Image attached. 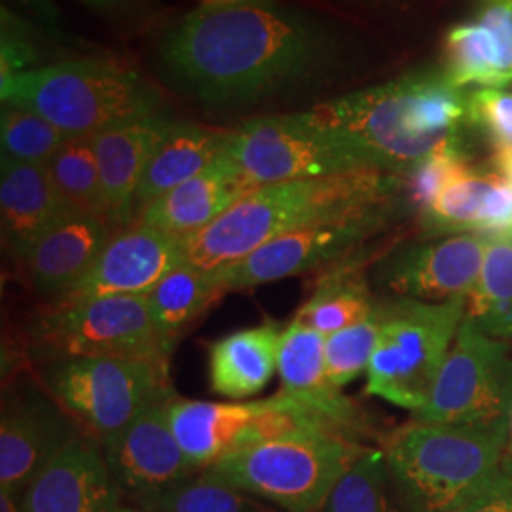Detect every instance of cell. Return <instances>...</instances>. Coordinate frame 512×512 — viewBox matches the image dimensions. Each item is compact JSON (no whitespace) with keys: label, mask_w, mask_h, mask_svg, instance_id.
I'll list each match as a JSON object with an SVG mask.
<instances>
[{"label":"cell","mask_w":512,"mask_h":512,"mask_svg":"<svg viewBox=\"0 0 512 512\" xmlns=\"http://www.w3.org/2000/svg\"><path fill=\"white\" fill-rule=\"evenodd\" d=\"M332 52L323 27L277 0L202 6L158 40L165 80L207 105H243L306 86Z\"/></svg>","instance_id":"obj_1"},{"label":"cell","mask_w":512,"mask_h":512,"mask_svg":"<svg viewBox=\"0 0 512 512\" xmlns=\"http://www.w3.org/2000/svg\"><path fill=\"white\" fill-rule=\"evenodd\" d=\"M308 114L366 169L404 175L439 150H461L469 101L448 74L418 71L334 99Z\"/></svg>","instance_id":"obj_2"},{"label":"cell","mask_w":512,"mask_h":512,"mask_svg":"<svg viewBox=\"0 0 512 512\" xmlns=\"http://www.w3.org/2000/svg\"><path fill=\"white\" fill-rule=\"evenodd\" d=\"M401 184L397 173L359 169L258 186L213 224L181 238L186 264L217 270L296 230L393 207Z\"/></svg>","instance_id":"obj_3"},{"label":"cell","mask_w":512,"mask_h":512,"mask_svg":"<svg viewBox=\"0 0 512 512\" xmlns=\"http://www.w3.org/2000/svg\"><path fill=\"white\" fill-rule=\"evenodd\" d=\"M509 425L459 427L412 421L384 440L408 512H456L486 492L507 452Z\"/></svg>","instance_id":"obj_4"},{"label":"cell","mask_w":512,"mask_h":512,"mask_svg":"<svg viewBox=\"0 0 512 512\" xmlns=\"http://www.w3.org/2000/svg\"><path fill=\"white\" fill-rule=\"evenodd\" d=\"M363 452L365 446L346 429L311 427L256 442L202 475L283 512H317Z\"/></svg>","instance_id":"obj_5"},{"label":"cell","mask_w":512,"mask_h":512,"mask_svg":"<svg viewBox=\"0 0 512 512\" xmlns=\"http://www.w3.org/2000/svg\"><path fill=\"white\" fill-rule=\"evenodd\" d=\"M2 103L33 110L67 137H92L114 124L158 114L160 97L139 74L80 59L29 69L2 84Z\"/></svg>","instance_id":"obj_6"},{"label":"cell","mask_w":512,"mask_h":512,"mask_svg":"<svg viewBox=\"0 0 512 512\" xmlns=\"http://www.w3.org/2000/svg\"><path fill=\"white\" fill-rule=\"evenodd\" d=\"M380 306L382 329L366 370V393L418 412L456 340L467 298L421 302L395 296Z\"/></svg>","instance_id":"obj_7"},{"label":"cell","mask_w":512,"mask_h":512,"mask_svg":"<svg viewBox=\"0 0 512 512\" xmlns=\"http://www.w3.org/2000/svg\"><path fill=\"white\" fill-rule=\"evenodd\" d=\"M29 334L40 363L71 357L169 363L173 349L154 327L145 296L54 302L38 313Z\"/></svg>","instance_id":"obj_8"},{"label":"cell","mask_w":512,"mask_h":512,"mask_svg":"<svg viewBox=\"0 0 512 512\" xmlns=\"http://www.w3.org/2000/svg\"><path fill=\"white\" fill-rule=\"evenodd\" d=\"M167 366L110 357L54 359L42 363V385L84 433L101 442L173 393Z\"/></svg>","instance_id":"obj_9"},{"label":"cell","mask_w":512,"mask_h":512,"mask_svg":"<svg viewBox=\"0 0 512 512\" xmlns=\"http://www.w3.org/2000/svg\"><path fill=\"white\" fill-rule=\"evenodd\" d=\"M512 357L507 342L480 329L465 313L427 403L414 420L459 427L509 425Z\"/></svg>","instance_id":"obj_10"},{"label":"cell","mask_w":512,"mask_h":512,"mask_svg":"<svg viewBox=\"0 0 512 512\" xmlns=\"http://www.w3.org/2000/svg\"><path fill=\"white\" fill-rule=\"evenodd\" d=\"M224 152L251 188L366 169L308 112L251 120L230 133Z\"/></svg>","instance_id":"obj_11"},{"label":"cell","mask_w":512,"mask_h":512,"mask_svg":"<svg viewBox=\"0 0 512 512\" xmlns=\"http://www.w3.org/2000/svg\"><path fill=\"white\" fill-rule=\"evenodd\" d=\"M169 421L186 458L200 473L262 440L311 427H340L281 393L268 399L234 403L173 397Z\"/></svg>","instance_id":"obj_12"},{"label":"cell","mask_w":512,"mask_h":512,"mask_svg":"<svg viewBox=\"0 0 512 512\" xmlns=\"http://www.w3.org/2000/svg\"><path fill=\"white\" fill-rule=\"evenodd\" d=\"M391 211L393 207H384L296 230L262 245L239 262L217 268V274L224 289L232 293L317 270H329L348 260L366 239L382 232Z\"/></svg>","instance_id":"obj_13"},{"label":"cell","mask_w":512,"mask_h":512,"mask_svg":"<svg viewBox=\"0 0 512 512\" xmlns=\"http://www.w3.org/2000/svg\"><path fill=\"white\" fill-rule=\"evenodd\" d=\"M173 397L175 393L165 395L122 431L101 440L114 482L143 512L152 501L200 473L173 435L169 421Z\"/></svg>","instance_id":"obj_14"},{"label":"cell","mask_w":512,"mask_h":512,"mask_svg":"<svg viewBox=\"0 0 512 512\" xmlns=\"http://www.w3.org/2000/svg\"><path fill=\"white\" fill-rule=\"evenodd\" d=\"M48 389L25 385L2 399L0 492L21 495L69 444L82 437Z\"/></svg>","instance_id":"obj_15"},{"label":"cell","mask_w":512,"mask_h":512,"mask_svg":"<svg viewBox=\"0 0 512 512\" xmlns=\"http://www.w3.org/2000/svg\"><path fill=\"white\" fill-rule=\"evenodd\" d=\"M490 236L452 234L403 245L380 260L378 283L397 298L448 302L475 289Z\"/></svg>","instance_id":"obj_16"},{"label":"cell","mask_w":512,"mask_h":512,"mask_svg":"<svg viewBox=\"0 0 512 512\" xmlns=\"http://www.w3.org/2000/svg\"><path fill=\"white\" fill-rule=\"evenodd\" d=\"M186 262L179 236L135 222L116 230L90 272L55 302L99 296H147L171 270Z\"/></svg>","instance_id":"obj_17"},{"label":"cell","mask_w":512,"mask_h":512,"mask_svg":"<svg viewBox=\"0 0 512 512\" xmlns=\"http://www.w3.org/2000/svg\"><path fill=\"white\" fill-rule=\"evenodd\" d=\"M27 512H141L110 475L101 442L92 435L69 444L23 492Z\"/></svg>","instance_id":"obj_18"},{"label":"cell","mask_w":512,"mask_h":512,"mask_svg":"<svg viewBox=\"0 0 512 512\" xmlns=\"http://www.w3.org/2000/svg\"><path fill=\"white\" fill-rule=\"evenodd\" d=\"M173 122L150 114L114 124L92 135L105 219L114 230L133 224V203L148 162Z\"/></svg>","instance_id":"obj_19"},{"label":"cell","mask_w":512,"mask_h":512,"mask_svg":"<svg viewBox=\"0 0 512 512\" xmlns=\"http://www.w3.org/2000/svg\"><path fill=\"white\" fill-rule=\"evenodd\" d=\"M114 232L99 215L71 211L37 239L21 268L37 293L57 298L90 272Z\"/></svg>","instance_id":"obj_20"},{"label":"cell","mask_w":512,"mask_h":512,"mask_svg":"<svg viewBox=\"0 0 512 512\" xmlns=\"http://www.w3.org/2000/svg\"><path fill=\"white\" fill-rule=\"evenodd\" d=\"M76 211L63 200L46 165L2 158L0 164V228L2 245L19 266L37 239L67 213Z\"/></svg>","instance_id":"obj_21"},{"label":"cell","mask_w":512,"mask_h":512,"mask_svg":"<svg viewBox=\"0 0 512 512\" xmlns=\"http://www.w3.org/2000/svg\"><path fill=\"white\" fill-rule=\"evenodd\" d=\"M325 336L298 319L283 330L277 372L281 395L349 433L361 429V412L332 384L325 365Z\"/></svg>","instance_id":"obj_22"},{"label":"cell","mask_w":512,"mask_h":512,"mask_svg":"<svg viewBox=\"0 0 512 512\" xmlns=\"http://www.w3.org/2000/svg\"><path fill=\"white\" fill-rule=\"evenodd\" d=\"M251 190L255 188L222 152L200 175L150 203L137 222L183 238L213 224Z\"/></svg>","instance_id":"obj_23"},{"label":"cell","mask_w":512,"mask_h":512,"mask_svg":"<svg viewBox=\"0 0 512 512\" xmlns=\"http://www.w3.org/2000/svg\"><path fill=\"white\" fill-rule=\"evenodd\" d=\"M283 330L279 323L266 321L213 342L209 348L211 389L232 401L258 395L277 372Z\"/></svg>","instance_id":"obj_24"},{"label":"cell","mask_w":512,"mask_h":512,"mask_svg":"<svg viewBox=\"0 0 512 512\" xmlns=\"http://www.w3.org/2000/svg\"><path fill=\"white\" fill-rule=\"evenodd\" d=\"M232 131L173 122L152 154L133 203V222L169 190L200 175L228 147Z\"/></svg>","instance_id":"obj_25"},{"label":"cell","mask_w":512,"mask_h":512,"mask_svg":"<svg viewBox=\"0 0 512 512\" xmlns=\"http://www.w3.org/2000/svg\"><path fill=\"white\" fill-rule=\"evenodd\" d=\"M374 306L376 300L363 266L348 258L321 275L310 298L294 319L327 338L365 321Z\"/></svg>","instance_id":"obj_26"},{"label":"cell","mask_w":512,"mask_h":512,"mask_svg":"<svg viewBox=\"0 0 512 512\" xmlns=\"http://www.w3.org/2000/svg\"><path fill=\"white\" fill-rule=\"evenodd\" d=\"M226 293L217 270L184 262L165 274L145 298L154 327L167 342L175 344L183 329Z\"/></svg>","instance_id":"obj_27"},{"label":"cell","mask_w":512,"mask_h":512,"mask_svg":"<svg viewBox=\"0 0 512 512\" xmlns=\"http://www.w3.org/2000/svg\"><path fill=\"white\" fill-rule=\"evenodd\" d=\"M467 315L497 340L512 338V234L488 239L478 281L467 296Z\"/></svg>","instance_id":"obj_28"},{"label":"cell","mask_w":512,"mask_h":512,"mask_svg":"<svg viewBox=\"0 0 512 512\" xmlns=\"http://www.w3.org/2000/svg\"><path fill=\"white\" fill-rule=\"evenodd\" d=\"M404 505L382 448H365L330 492L323 512H399Z\"/></svg>","instance_id":"obj_29"},{"label":"cell","mask_w":512,"mask_h":512,"mask_svg":"<svg viewBox=\"0 0 512 512\" xmlns=\"http://www.w3.org/2000/svg\"><path fill=\"white\" fill-rule=\"evenodd\" d=\"M497 177V171L480 173L469 164L461 167L423 213L427 224L440 232L478 234Z\"/></svg>","instance_id":"obj_30"},{"label":"cell","mask_w":512,"mask_h":512,"mask_svg":"<svg viewBox=\"0 0 512 512\" xmlns=\"http://www.w3.org/2000/svg\"><path fill=\"white\" fill-rule=\"evenodd\" d=\"M55 188L76 211L105 219L99 167L92 137H69L46 164Z\"/></svg>","instance_id":"obj_31"},{"label":"cell","mask_w":512,"mask_h":512,"mask_svg":"<svg viewBox=\"0 0 512 512\" xmlns=\"http://www.w3.org/2000/svg\"><path fill=\"white\" fill-rule=\"evenodd\" d=\"M444 57V73L458 88L469 84L499 88L494 37L476 19L450 29L444 44Z\"/></svg>","instance_id":"obj_32"},{"label":"cell","mask_w":512,"mask_h":512,"mask_svg":"<svg viewBox=\"0 0 512 512\" xmlns=\"http://www.w3.org/2000/svg\"><path fill=\"white\" fill-rule=\"evenodd\" d=\"M69 137L33 110L4 103L0 114L2 158L46 165Z\"/></svg>","instance_id":"obj_33"},{"label":"cell","mask_w":512,"mask_h":512,"mask_svg":"<svg viewBox=\"0 0 512 512\" xmlns=\"http://www.w3.org/2000/svg\"><path fill=\"white\" fill-rule=\"evenodd\" d=\"M145 512H283L228 484L200 475L158 497Z\"/></svg>","instance_id":"obj_34"},{"label":"cell","mask_w":512,"mask_h":512,"mask_svg":"<svg viewBox=\"0 0 512 512\" xmlns=\"http://www.w3.org/2000/svg\"><path fill=\"white\" fill-rule=\"evenodd\" d=\"M382 329V306L376 302L365 321L334 332L325 340V365L332 384L338 389L351 384L368 370Z\"/></svg>","instance_id":"obj_35"},{"label":"cell","mask_w":512,"mask_h":512,"mask_svg":"<svg viewBox=\"0 0 512 512\" xmlns=\"http://www.w3.org/2000/svg\"><path fill=\"white\" fill-rule=\"evenodd\" d=\"M467 165L465 154L459 148L439 150L404 173L403 188L406 202L412 203L421 215L433 205L440 190Z\"/></svg>","instance_id":"obj_36"},{"label":"cell","mask_w":512,"mask_h":512,"mask_svg":"<svg viewBox=\"0 0 512 512\" xmlns=\"http://www.w3.org/2000/svg\"><path fill=\"white\" fill-rule=\"evenodd\" d=\"M469 118L494 143L495 152L512 150V92L484 88L469 99Z\"/></svg>","instance_id":"obj_37"},{"label":"cell","mask_w":512,"mask_h":512,"mask_svg":"<svg viewBox=\"0 0 512 512\" xmlns=\"http://www.w3.org/2000/svg\"><path fill=\"white\" fill-rule=\"evenodd\" d=\"M476 21L494 37L501 88L512 82V0H482Z\"/></svg>","instance_id":"obj_38"},{"label":"cell","mask_w":512,"mask_h":512,"mask_svg":"<svg viewBox=\"0 0 512 512\" xmlns=\"http://www.w3.org/2000/svg\"><path fill=\"white\" fill-rule=\"evenodd\" d=\"M37 61V52L18 29L12 25H2V84L10 78L25 73L31 63Z\"/></svg>","instance_id":"obj_39"},{"label":"cell","mask_w":512,"mask_h":512,"mask_svg":"<svg viewBox=\"0 0 512 512\" xmlns=\"http://www.w3.org/2000/svg\"><path fill=\"white\" fill-rule=\"evenodd\" d=\"M456 512H512V475L503 467L494 484Z\"/></svg>","instance_id":"obj_40"},{"label":"cell","mask_w":512,"mask_h":512,"mask_svg":"<svg viewBox=\"0 0 512 512\" xmlns=\"http://www.w3.org/2000/svg\"><path fill=\"white\" fill-rule=\"evenodd\" d=\"M80 2L92 6V8L99 10V12H112V14L114 12H122V10H126V8L133 4V0H80Z\"/></svg>","instance_id":"obj_41"},{"label":"cell","mask_w":512,"mask_h":512,"mask_svg":"<svg viewBox=\"0 0 512 512\" xmlns=\"http://www.w3.org/2000/svg\"><path fill=\"white\" fill-rule=\"evenodd\" d=\"M495 171L512 184V150H499L494 156Z\"/></svg>","instance_id":"obj_42"},{"label":"cell","mask_w":512,"mask_h":512,"mask_svg":"<svg viewBox=\"0 0 512 512\" xmlns=\"http://www.w3.org/2000/svg\"><path fill=\"white\" fill-rule=\"evenodd\" d=\"M0 512H27L23 505V494L0 492Z\"/></svg>","instance_id":"obj_43"},{"label":"cell","mask_w":512,"mask_h":512,"mask_svg":"<svg viewBox=\"0 0 512 512\" xmlns=\"http://www.w3.org/2000/svg\"><path fill=\"white\" fill-rule=\"evenodd\" d=\"M503 467L512 475V408L511 416H509V439H507V452H505V459H503Z\"/></svg>","instance_id":"obj_44"},{"label":"cell","mask_w":512,"mask_h":512,"mask_svg":"<svg viewBox=\"0 0 512 512\" xmlns=\"http://www.w3.org/2000/svg\"><path fill=\"white\" fill-rule=\"evenodd\" d=\"M238 0H202V6H217V4H232Z\"/></svg>","instance_id":"obj_45"}]
</instances>
